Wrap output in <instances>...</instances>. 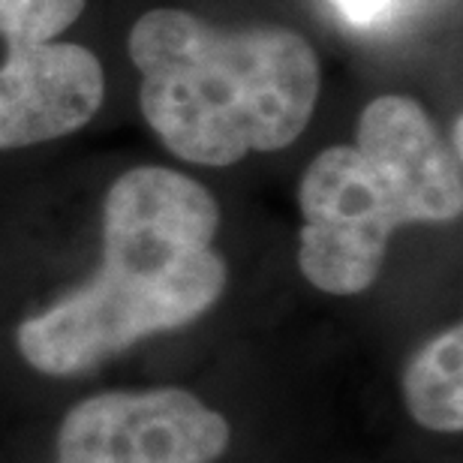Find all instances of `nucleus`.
I'll use <instances>...</instances> for the list:
<instances>
[{"mask_svg":"<svg viewBox=\"0 0 463 463\" xmlns=\"http://www.w3.org/2000/svg\"><path fill=\"white\" fill-rule=\"evenodd\" d=\"M129 58L145 120L196 165L280 151L317 109V52L289 27L217 31L184 9H151L129 31Z\"/></svg>","mask_w":463,"mask_h":463,"instance_id":"obj_2","label":"nucleus"},{"mask_svg":"<svg viewBox=\"0 0 463 463\" xmlns=\"http://www.w3.org/2000/svg\"><path fill=\"white\" fill-rule=\"evenodd\" d=\"M406 410L421 428L463 430V328L455 326L430 340L403 373Z\"/></svg>","mask_w":463,"mask_h":463,"instance_id":"obj_7","label":"nucleus"},{"mask_svg":"<svg viewBox=\"0 0 463 463\" xmlns=\"http://www.w3.org/2000/svg\"><path fill=\"white\" fill-rule=\"evenodd\" d=\"M217 226L220 208L199 181L163 165L124 172L106 196L99 271L22 322L18 352L43 373L72 376L199 319L229 280Z\"/></svg>","mask_w":463,"mask_h":463,"instance_id":"obj_1","label":"nucleus"},{"mask_svg":"<svg viewBox=\"0 0 463 463\" xmlns=\"http://www.w3.org/2000/svg\"><path fill=\"white\" fill-rule=\"evenodd\" d=\"M88 0H0V36L6 52L52 43L76 22Z\"/></svg>","mask_w":463,"mask_h":463,"instance_id":"obj_8","label":"nucleus"},{"mask_svg":"<svg viewBox=\"0 0 463 463\" xmlns=\"http://www.w3.org/2000/svg\"><path fill=\"white\" fill-rule=\"evenodd\" d=\"M298 202L304 217L301 271L331 295L370 289L394 232L428 223L410 184L385 160L355 145L322 151L304 172Z\"/></svg>","mask_w":463,"mask_h":463,"instance_id":"obj_3","label":"nucleus"},{"mask_svg":"<svg viewBox=\"0 0 463 463\" xmlns=\"http://www.w3.org/2000/svg\"><path fill=\"white\" fill-rule=\"evenodd\" d=\"M331 4H335L337 15L352 27H373L385 22L401 0H331Z\"/></svg>","mask_w":463,"mask_h":463,"instance_id":"obj_9","label":"nucleus"},{"mask_svg":"<svg viewBox=\"0 0 463 463\" xmlns=\"http://www.w3.org/2000/svg\"><path fill=\"white\" fill-rule=\"evenodd\" d=\"M355 147L385 160L410 184L428 223H451L463 208L460 156L442 142L428 112L410 97H379L358 118Z\"/></svg>","mask_w":463,"mask_h":463,"instance_id":"obj_6","label":"nucleus"},{"mask_svg":"<svg viewBox=\"0 0 463 463\" xmlns=\"http://www.w3.org/2000/svg\"><path fill=\"white\" fill-rule=\"evenodd\" d=\"M229 439L223 415L184 388L109 392L67 412L58 463H214Z\"/></svg>","mask_w":463,"mask_h":463,"instance_id":"obj_4","label":"nucleus"},{"mask_svg":"<svg viewBox=\"0 0 463 463\" xmlns=\"http://www.w3.org/2000/svg\"><path fill=\"white\" fill-rule=\"evenodd\" d=\"M106 97L97 54L76 43L6 52L0 67V147L52 142L85 127Z\"/></svg>","mask_w":463,"mask_h":463,"instance_id":"obj_5","label":"nucleus"}]
</instances>
